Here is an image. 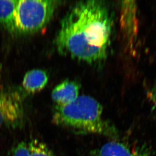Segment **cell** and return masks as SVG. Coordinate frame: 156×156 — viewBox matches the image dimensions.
<instances>
[{
	"label": "cell",
	"mask_w": 156,
	"mask_h": 156,
	"mask_svg": "<svg viewBox=\"0 0 156 156\" xmlns=\"http://www.w3.org/2000/svg\"><path fill=\"white\" fill-rule=\"evenodd\" d=\"M80 86L78 83L65 80L53 90L52 98L57 106H63L73 102L78 98Z\"/></svg>",
	"instance_id": "7"
},
{
	"label": "cell",
	"mask_w": 156,
	"mask_h": 156,
	"mask_svg": "<svg viewBox=\"0 0 156 156\" xmlns=\"http://www.w3.org/2000/svg\"><path fill=\"white\" fill-rule=\"evenodd\" d=\"M103 107L96 99L79 96L68 104L55 107L52 121L56 125L80 134L117 137L118 130L103 117Z\"/></svg>",
	"instance_id": "2"
},
{
	"label": "cell",
	"mask_w": 156,
	"mask_h": 156,
	"mask_svg": "<svg viewBox=\"0 0 156 156\" xmlns=\"http://www.w3.org/2000/svg\"><path fill=\"white\" fill-rule=\"evenodd\" d=\"M134 156H156L147 146L142 145L134 149Z\"/></svg>",
	"instance_id": "11"
},
{
	"label": "cell",
	"mask_w": 156,
	"mask_h": 156,
	"mask_svg": "<svg viewBox=\"0 0 156 156\" xmlns=\"http://www.w3.org/2000/svg\"><path fill=\"white\" fill-rule=\"evenodd\" d=\"M49 77L46 71L34 69L27 72L24 77L22 86L29 93L34 94L43 90L47 84Z\"/></svg>",
	"instance_id": "8"
},
{
	"label": "cell",
	"mask_w": 156,
	"mask_h": 156,
	"mask_svg": "<svg viewBox=\"0 0 156 156\" xmlns=\"http://www.w3.org/2000/svg\"><path fill=\"white\" fill-rule=\"evenodd\" d=\"M93 156H134V150H131L124 143L111 141L105 144L94 151Z\"/></svg>",
	"instance_id": "10"
},
{
	"label": "cell",
	"mask_w": 156,
	"mask_h": 156,
	"mask_svg": "<svg viewBox=\"0 0 156 156\" xmlns=\"http://www.w3.org/2000/svg\"><path fill=\"white\" fill-rule=\"evenodd\" d=\"M121 25L128 44L132 46L138 31L137 7L134 1H123L121 4Z\"/></svg>",
	"instance_id": "5"
},
{
	"label": "cell",
	"mask_w": 156,
	"mask_h": 156,
	"mask_svg": "<svg viewBox=\"0 0 156 156\" xmlns=\"http://www.w3.org/2000/svg\"><path fill=\"white\" fill-rule=\"evenodd\" d=\"M149 97L154 107L156 109V84L154 86L150 93H149Z\"/></svg>",
	"instance_id": "12"
},
{
	"label": "cell",
	"mask_w": 156,
	"mask_h": 156,
	"mask_svg": "<svg viewBox=\"0 0 156 156\" xmlns=\"http://www.w3.org/2000/svg\"><path fill=\"white\" fill-rule=\"evenodd\" d=\"M17 0L0 1V24L11 34L15 35L14 14Z\"/></svg>",
	"instance_id": "9"
},
{
	"label": "cell",
	"mask_w": 156,
	"mask_h": 156,
	"mask_svg": "<svg viewBox=\"0 0 156 156\" xmlns=\"http://www.w3.org/2000/svg\"><path fill=\"white\" fill-rule=\"evenodd\" d=\"M59 3L53 0L18 1L14 14L16 34H31L44 28Z\"/></svg>",
	"instance_id": "3"
},
{
	"label": "cell",
	"mask_w": 156,
	"mask_h": 156,
	"mask_svg": "<svg viewBox=\"0 0 156 156\" xmlns=\"http://www.w3.org/2000/svg\"><path fill=\"white\" fill-rule=\"evenodd\" d=\"M113 21L107 6L100 1L74 5L61 22L56 38L59 53L88 64L107 57Z\"/></svg>",
	"instance_id": "1"
},
{
	"label": "cell",
	"mask_w": 156,
	"mask_h": 156,
	"mask_svg": "<svg viewBox=\"0 0 156 156\" xmlns=\"http://www.w3.org/2000/svg\"><path fill=\"white\" fill-rule=\"evenodd\" d=\"M6 156H56L54 152L43 141L30 139L17 144Z\"/></svg>",
	"instance_id": "6"
},
{
	"label": "cell",
	"mask_w": 156,
	"mask_h": 156,
	"mask_svg": "<svg viewBox=\"0 0 156 156\" xmlns=\"http://www.w3.org/2000/svg\"><path fill=\"white\" fill-rule=\"evenodd\" d=\"M25 124V112L20 95L0 88V127L20 129Z\"/></svg>",
	"instance_id": "4"
}]
</instances>
